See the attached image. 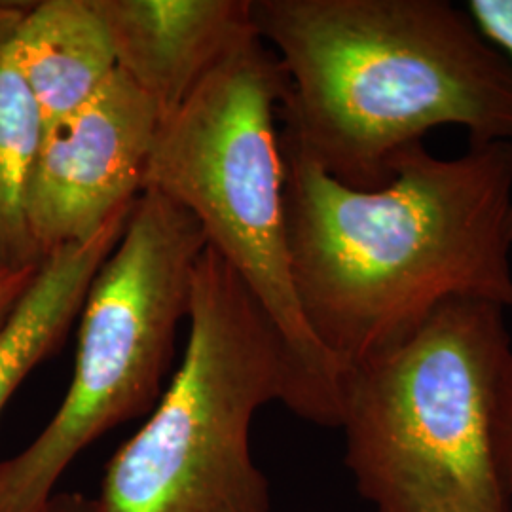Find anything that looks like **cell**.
<instances>
[{
	"label": "cell",
	"mask_w": 512,
	"mask_h": 512,
	"mask_svg": "<svg viewBox=\"0 0 512 512\" xmlns=\"http://www.w3.org/2000/svg\"><path fill=\"white\" fill-rule=\"evenodd\" d=\"M281 148L294 291L342 368L401 342L446 302L512 308V141L450 160L421 143L380 190L349 188Z\"/></svg>",
	"instance_id": "1"
},
{
	"label": "cell",
	"mask_w": 512,
	"mask_h": 512,
	"mask_svg": "<svg viewBox=\"0 0 512 512\" xmlns=\"http://www.w3.org/2000/svg\"><path fill=\"white\" fill-rule=\"evenodd\" d=\"M287 80L281 139L355 190H380L442 126L512 141V67L444 0H249Z\"/></svg>",
	"instance_id": "2"
},
{
	"label": "cell",
	"mask_w": 512,
	"mask_h": 512,
	"mask_svg": "<svg viewBox=\"0 0 512 512\" xmlns=\"http://www.w3.org/2000/svg\"><path fill=\"white\" fill-rule=\"evenodd\" d=\"M503 311L446 302L401 342L344 368L346 463L378 512H512L497 456L512 359Z\"/></svg>",
	"instance_id": "3"
},
{
	"label": "cell",
	"mask_w": 512,
	"mask_h": 512,
	"mask_svg": "<svg viewBox=\"0 0 512 512\" xmlns=\"http://www.w3.org/2000/svg\"><path fill=\"white\" fill-rule=\"evenodd\" d=\"M287 80L253 31L162 124L145 188L184 207L274 323L293 365L294 414L340 425L344 368L313 336L294 291L277 114Z\"/></svg>",
	"instance_id": "4"
},
{
	"label": "cell",
	"mask_w": 512,
	"mask_h": 512,
	"mask_svg": "<svg viewBox=\"0 0 512 512\" xmlns=\"http://www.w3.org/2000/svg\"><path fill=\"white\" fill-rule=\"evenodd\" d=\"M188 323L173 380L105 467L99 512H272L251 427L274 401L294 412L293 365L274 323L209 245L192 277Z\"/></svg>",
	"instance_id": "5"
},
{
	"label": "cell",
	"mask_w": 512,
	"mask_h": 512,
	"mask_svg": "<svg viewBox=\"0 0 512 512\" xmlns=\"http://www.w3.org/2000/svg\"><path fill=\"white\" fill-rule=\"evenodd\" d=\"M205 249L202 226L184 207L141 192L86 294L65 399L37 439L0 459V512H48L80 454L160 401Z\"/></svg>",
	"instance_id": "6"
},
{
	"label": "cell",
	"mask_w": 512,
	"mask_h": 512,
	"mask_svg": "<svg viewBox=\"0 0 512 512\" xmlns=\"http://www.w3.org/2000/svg\"><path fill=\"white\" fill-rule=\"evenodd\" d=\"M160 128L154 105L118 69L80 109L44 128L25 203L42 260L92 239L135 203Z\"/></svg>",
	"instance_id": "7"
},
{
	"label": "cell",
	"mask_w": 512,
	"mask_h": 512,
	"mask_svg": "<svg viewBox=\"0 0 512 512\" xmlns=\"http://www.w3.org/2000/svg\"><path fill=\"white\" fill-rule=\"evenodd\" d=\"M116 69L164 124L222 57L255 31L249 0H93Z\"/></svg>",
	"instance_id": "8"
},
{
	"label": "cell",
	"mask_w": 512,
	"mask_h": 512,
	"mask_svg": "<svg viewBox=\"0 0 512 512\" xmlns=\"http://www.w3.org/2000/svg\"><path fill=\"white\" fill-rule=\"evenodd\" d=\"M14 54L44 128L80 109L116 73L109 31L93 0L27 2Z\"/></svg>",
	"instance_id": "9"
},
{
	"label": "cell",
	"mask_w": 512,
	"mask_h": 512,
	"mask_svg": "<svg viewBox=\"0 0 512 512\" xmlns=\"http://www.w3.org/2000/svg\"><path fill=\"white\" fill-rule=\"evenodd\" d=\"M133 207V205H131ZM131 207L92 239L48 256L0 329V412L23 380L61 348L80 315L93 277L116 247Z\"/></svg>",
	"instance_id": "10"
},
{
	"label": "cell",
	"mask_w": 512,
	"mask_h": 512,
	"mask_svg": "<svg viewBox=\"0 0 512 512\" xmlns=\"http://www.w3.org/2000/svg\"><path fill=\"white\" fill-rule=\"evenodd\" d=\"M27 2L0 0V272L40 266L27 224V186L44 135L37 101L19 71L14 31Z\"/></svg>",
	"instance_id": "11"
},
{
	"label": "cell",
	"mask_w": 512,
	"mask_h": 512,
	"mask_svg": "<svg viewBox=\"0 0 512 512\" xmlns=\"http://www.w3.org/2000/svg\"><path fill=\"white\" fill-rule=\"evenodd\" d=\"M465 12L473 19L478 33L492 42L512 67V0H469Z\"/></svg>",
	"instance_id": "12"
},
{
	"label": "cell",
	"mask_w": 512,
	"mask_h": 512,
	"mask_svg": "<svg viewBox=\"0 0 512 512\" xmlns=\"http://www.w3.org/2000/svg\"><path fill=\"white\" fill-rule=\"evenodd\" d=\"M497 456L503 482L512 495V359L499 391L497 404Z\"/></svg>",
	"instance_id": "13"
},
{
	"label": "cell",
	"mask_w": 512,
	"mask_h": 512,
	"mask_svg": "<svg viewBox=\"0 0 512 512\" xmlns=\"http://www.w3.org/2000/svg\"><path fill=\"white\" fill-rule=\"evenodd\" d=\"M40 266H31L23 270L0 272V329L18 306L21 296L29 289Z\"/></svg>",
	"instance_id": "14"
},
{
	"label": "cell",
	"mask_w": 512,
	"mask_h": 512,
	"mask_svg": "<svg viewBox=\"0 0 512 512\" xmlns=\"http://www.w3.org/2000/svg\"><path fill=\"white\" fill-rule=\"evenodd\" d=\"M48 512H99L95 497L76 494H55Z\"/></svg>",
	"instance_id": "15"
}]
</instances>
